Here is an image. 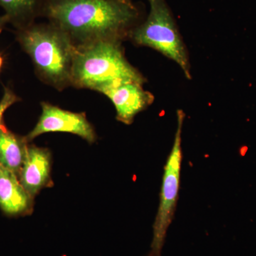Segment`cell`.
Listing matches in <instances>:
<instances>
[{"mask_svg":"<svg viewBox=\"0 0 256 256\" xmlns=\"http://www.w3.org/2000/svg\"><path fill=\"white\" fill-rule=\"evenodd\" d=\"M9 24L8 18L4 14L0 15V34L4 30L5 26Z\"/></svg>","mask_w":256,"mask_h":256,"instance_id":"13","label":"cell"},{"mask_svg":"<svg viewBox=\"0 0 256 256\" xmlns=\"http://www.w3.org/2000/svg\"><path fill=\"white\" fill-rule=\"evenodd\" d=\"M40 16L65 32L76 46L129 36L140 23L137 5L117 0H43Z\"/></svg>","mask_w":256,"mask_h":256,"instance_id":"1","label":"cell"},{"mask_svg":"<svg viewBox=\"0 0 256 256\" xmlns=\"http://www.w3.org/2000/svg\"><path fill=\"white\" fill-rule=\"evenodd\" d=\"M33 205L18 175L0 164V208L6 215L18 216L31 213Z\"/></svg>","mask_w":256,"mask_h":256,"instance_id":"9","label":"cell"},{"mask_svg":"<svg viewBox=\"0 0 256 256\" xmlns=\"http://www.w3.org/2000/svg\"><path fill=\"white\" fill-rule=\"evenodd\" d=\"M42 114L36 126L24 137L28 142L48 132L72 133L88 142H96L97 136L95 130L84 112H70L46 102H42Z\"/></svg>","mask_w":256,"mask_h":256,"instance_id":"6","label":"cell"},{"mask_svg":"<svg viewBox=\"0 0 256 256\" xmlns=\"http://www.w3.org/2000/svg\"><path fill=\"white\" fill-rule=\"evenodd\" d=\"M176 118L178 128L175 133L174 144L164 165L160 194L159 208L153 224V238L151 250L148 256H161L166 233L174 218L178 205L182 162V133L185 119V114L182 110H178Z\"/></svg>","mask_w":256,"mask_h":256,"instance_id":"5","label":"cell"},{"mask_svg":"<svg viewBox=\"0 0 256 256\" xmlns=\"http://www.w3.org/2000/svg\"><path fill=\"white\" fill-rule=\"evenodd\" d=\"M16 34L38 78L60 92L72 86L76 46L65 32L50 22L34 23Z\"/></svg>","mask_w":256,"mask_h":256,"instance_id":"2","label":"cell"},{"mask_svg":"<svg viewBox=\"0 0 256 256\" xmlns=\"http://www.w3.org/2000/svg\"><path fill=\"white\" fill-rule=\"evenodd\" d=\"M124 82L144 84L146 78L129 63L120 40H100L76 46L72 86L102 90Z\"/></svg>","mask_w":256,"mask_h":256,"instance_id":"3","label":"cell"},{"mask_svg":"<svg viewBox=\"0 0 256 256\" xmlns=\"http://www.w3.org/2000/svg\"><path fill=\"white\" fill-rule=\"evenodd\" d=\"M3 63H4V60H3V57L0 54V70H1L2 67Z\"/></svg>","mask_w":256,"mask_h":256,"instance_id":"15","label":"cell"},{"mask_svg":"<svg viewBox=\"0 0 256 256\" xmlns=\"http://www.w3.org/2000/svg\"><path fill=\"white\" fill-rule=\"evenodd\" d=\"M142 86L136 82H120L100 92L114 104L120 122L132 124L136 116L154 102V96L144 90Z\"/></svg>","mask_w":256,"mask_h":256,"instance_id":"7","label":"cell"},{"mask_svg":"<svg viewBox=\"0 0 256 256\" xmlns=\"http://www.w3.org/2000/svg\"><path fill=\"white\" fill-rule=\"evenodd\" d=\"M117 1L121 2L126 3V4H134V3L133 2L132 0H117Z\"/></svg>","mask_w":256,"mask_h":256,"instance_id":"14","label":"cell"},{"mask_svg":"<svg viewBox=\"0 0 256 256\" xmlns=\"http://www.w3.org/2000/svg\"><path fill=\"white\" fill-rule=\"evenodd\" d=\"M20 100V98L10 87H5L2 97L0 100V127L2 124L4 114L11 106Z\"/></svg>","mask_w":256,"mask_h":256,"instance_id":"12","label":"cell"},{"mask_svg":"<svg viewBox=\"0 0 256 256\" xmlns=\"http://www.w3.org/2000/svg\"><path fill=\"white\" fill-rule=\"evenodd\" d=\"M43 0H0L9 24L16 30L28 28L40 16Z\"/></svg>","mask_w":256,"mask_h":256,"instance_id":"11","label":"cell"},{"mask_svg":"<svg viewBox=\"0 0 256 256\" xmlns=\"http://www.w3.org/2000/svg\"><path fill=\"white\" fill-rule=\"evenodd\" d=\"M52 154L46 148L28 146L24 162L18 175L20 182L32 198L52 184Z\"/></svg>","mask_w":256,"mask_h":256,"instance_id":"8","label":"cell"},{"mask_svg":"<svg viewBox=\"0 0 256 256\" xmlns=\"http://www.w3.org/2000/svg\"><path fill=\"white\" fill-rule=\"evenodd\" d=\"M150 12L129 34L136 45L150 47L178 64L186 78L191 79V66L184 43L166 0H148Z\"/></svg>","mask_w":256,"mask_h":256,"instance_id":"4","label":"cell"},{"mask_svg":"<svg viewBox=\"0 0 256 256\" xmlns=\"http://www.w3.org/2000/svg\"><path fill=\"white\" fill-rule=\"evenodd\" d=\"M28 142L9 130L4 124L0 127V164L20 175L26 158Z\"/></svg>","mask_w":256,"mask_h":256,"instance_id":"10","label":"cell"}]
</instances>
